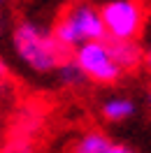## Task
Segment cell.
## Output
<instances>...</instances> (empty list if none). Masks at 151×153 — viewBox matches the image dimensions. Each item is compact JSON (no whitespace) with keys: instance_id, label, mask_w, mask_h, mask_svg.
Here are the masks:
<instances>
[{"instance_id":"9c48e42d","label":"cell","mask_w":151,"mask_h":153,"mask_svg":"<svg viewBox=\"0 0 151 153\" xmlns=\"http://www.w3.org/2000/svg\"><path fill=\"white\" fill-rule=\"evenodd\" d=\"M0 153H35L33 137H26V134H16V132H14Z\"/></svg>"},{"instance_id":"5bb4252c","label":"cell","mask_w":151,"mask_h":153,"mask_svg":"<svg viewBox=\"0 0 151 153\" xmlns=\"http://www.w3.org/2000/svg\"><path fill=\"white\" fill-rule=\"evenodd\" d=\"M147 100H149V105H151V88H149V97H147Z\"/></svg>"},{"instance_id":"7a4b0ae2","label":"cell","mask_w":151,"mask_h":153,"mask_svg":"<svg viewBox=\"0 0 151 153\" xmlns=\"http://www.w3.org/2000/svg\"><path fill=\"white\" fill-rule=\"evenodd\" d=\"M54 37L67 53H72L77 47L86 42H98L105 39V28L100 19V7H95L88 0H75L70 2L63 14L54 23Z\"/></svg>"},{"instance_id":"3957f363","label":"cell","mask_w":151,"mask_h":153,"mask_svg":"<svg viewBox=\"0 0 151 153\" xmlns=\"http://www.w3.org/2000/svg\"><path fill=\"white\" fill-rule=\"evenodd\" d=\"M107 39H137L144 30L147 5L142 0H109L100 7Z\"/></svg>"},{"instance_id":"5b68a950","label":"cell","mask_w":151,"mask_h":153,"mask_svg":"<svg viewBox=\"0 0 151 153\" xmlns=\"http://www.w3.org/2000/svg\"><path fill=\"white\" fill-rule=\"evenodd\" d=\"M107 49L112 53L114 63L119 65L123 74L126 72H135L142 65V56H144V47H142L137 39H107Z\"/></svg>"},{"instance_id":"7c38bea8","label":"cell","mask_w":151,"mask_h":153,"mask_svg":"<svg viewBox=\"0 0 151 153\" xmlns=\"http://www.w3.org/2000/svg\"><path fill=\"white\" fill-rule=\"evenodd\" d=\"M2 30H5V16H2V12H0V35H2Z\"/></svg>"},{"instance_id":"8992f818","label":"cell","mask_w":151,"mask_h":153,"mask_svg":"<svg viewBox=\"0 0 151 153\" xmlns=\"http://www.w3.org/2000/svg\"><path fill=\"white\" fill-rule=\"evenodd\" d=\"M72 153H135V151L128 149L126 144H119L114 139H109L100 130H91V132H86L75 144V151Z\"/></svg>"},{"instance_id":"8fae6325","label":"cell","mask_w":151,"mask_h":153,"mask_svg":"<svg viewBox=\"0 0 151 153\" xmlns=\"http://www.w3.org/2000/svg\"><path fill=\"white\" fill-rule=\"evenodd\" d=\"M7 76H10V67H7V63L0 58V81H5Z\"/></svg>"},{"instance_id":"30bf717a","label":"cell","mask_w":151,"mask_h":153,"mask_svg":"<svg viewBox=\"0 0 151 153\" xmlns=\"http://www.w3.org/2000/svg\"><path fill=\"white\" fill-rule=\"evenodd\" d=\"M142 65H144V67H147V70L151 72V44H149V47H144V56H142Z\"/></svg>"},{"instance_id":"277c9868","label":"cell","mask_w":151,"mask_h":153,"mask_svg":"<svg viewBox=\"0 0 151 153\" xmlns=\"http://www.w3.org/2000/svg\"><path fill=\"white\" fill-rule=\"evenodd\" d=\"M72 58L79 65V70L84 72L86 81H93V84H100V86H112L123 76L119 65L114 63L105 39L86 42L81 47H77L72 51Z\"/></svg>"},{"instance_id":"4fadbf2b","label":"cell","mask_w":151,"mask_h":153,"mask_svg":"<svg viewBox=\"0 0 151 153\" xmlns=\"http://www.w3.org/2000/svg\"><path fill=\"white\" fill-rule=\"evenodd\" d=\"M7 2H10V0H0V10H2V7L7 5Z\"/></svg>"},{"instance_id":"6da1fadb","label":"cell","mask_w":151,"mask_h":153,"mask_svg":"<svg viewBox=\"0 0 151 153\" xmlns=\"http://www.w3.org/2000/svg\"><path fill=\"white\" fill-rule=\"evenodd\" d=\"M12 49L16 58L35 74H51L65 58L72 56L56 42L51 28L33 19H21L14 23Z\"/></svg>"},{"instance_id":"ba28073f","label":"cell","mask_w":151,"mask_h":153,"mask_svg":"<svg viewBox=\"0 0 151 153\" xmlns=\"http://www.w3.org/2000/svg\"><path fill=\"white\" fill-rule=\"evenodd\" d=\"M56 79H58V84L63 88H81L86 84V76H84V72L79 70V65L75 63V58L70 56V58H65L61 65L56 67Z\"/></svg>"},{"instance_id":"52a82bcc","label":"cell","mask_w":151,"mask_h":153,"mask_svg":"<svg viewBox=\"0 0 151 153\" xmlns=\"http://www.w3.org/2000/svg\"><path fill=\"white\" fill-rule=\"evenodd\" d=\"M100 111H102V116L107 121L123 123V121H128V118H132V116L137 114V105L126 95H114V97H109V100L102 102Z\"/></svg>"}]
</instances>
